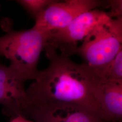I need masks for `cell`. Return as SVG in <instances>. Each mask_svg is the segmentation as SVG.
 <instances>
[{"instance_id": "obj_10", "label": "cell", "mask_w": 122, "mask_h": 122, "mask_svg": "<svg viewBox=\"0 0 122 122\" xmlns=\"http://www.w3.org/2000/svg\"><path fill=\"white\" fill-rule=\"evenodd\" d=\"M57 1L56 0H18L16 1L35 20L50 5Z\"/></svg>"}, {"instance_id": "obj_9", "label": "cell", "mask_w": 122, "mask_h": 122, "mask_svg": "<svg viewBox=\"0 0 122 122\" xmlns=\"http://www.w3.org/2000/svg\"><path fill=\"white\" fill-rule=\"evenodd\" d=\"M106 81H122V49L109 64L99 83Z\"/></svg>"}, {"instance_id": "obj_1", "label": "cell", "mask_w": 122, "mask_h": 122, "mask_svg": "<svg viewBox=\"0 0 122 122\" xmlns=\"http://www.w3.org/2000/svg\"><path fill=\"white\" fill-rule=\"evenodd\" d=\"M44 49L49 64L39 71L26 90L27 112L30 109L52 105H75L90 109L101 116L96 97L99 82L92 70L85 63H76L68 57L58 54L48 44Z\"/></svg>"}, {"instance_id": "obj_5", "label": "cell", "mask_w": 122, "mask_h": 122, "mask_svg": "<svg viewBox=\"0 0 122 122\" xmlns=\"http://www.w3.org/2000/svg\"><path fill=\"white\" fill-rule=\"evenodd\" d=\"M106 12L94 9L80 15L65 28L52 32L47 43L61 51V54L72 55L79 42L84 39L96 26L109 18Z\"/></svg>"}, {"instance_id": "obj_11", "label": "cell", "mask_w": 122, "mask_h": 122, "mask_svg": "<svg viewBox=\"0 0 122 122\" xmlns=\"http://www.w3.org/2000/svg\"><path fill=\"white\" fill-rule=\"evenodd\" d=\"M110 10L107 15L111 19L122 17V1L121 0H107Z\"/></svg>"}, {"instance_id": "obj_13", "label": "cell", "mask_w": 122, "mask_h": 122, "mask_svg": "<svg viewBox=\"0 0 122 122\" xmlns=\"http://www.w3.org/2000/svg\"><path fill=\"white\" fill-rule=\"evenodd\" d=\"M0 7H1V5H0Z\"/></svg>"}, {"instance_id": "obj_2", "label": "cell", "mask_w": 122, "mask_h": 122, "mask_svg": "<svg viewBox=\"0 0 122 122\" xmlns=\"http://www.w3.org/2000/svg\"><path fill=\"white\" fill-rule=\"evenodd\" d=\"M33 26L24 30H11L0 37V56L10 60L9 67L25 82L35 80L39 70V57L52 35Z\"/></svg>"}, {"instance_id": "obj_3", "label": "cell", "mask_w": 122, "mask_h": 122, "mask_svg": "<svg viewBox=\"0 0 122 122\" xmlns=\"http://www.w3.org/2000/svg\"><path fill=\"white\" fill-rule=\"evenodd\" d=\"M121 49L122 17L109 18L87 35L73 55L83 58L100 82L105 71Z\"/></svg>"}, {"instance_id": "obj_8", "label": "cell", "mask_w": 122, "mask_h": 122, "mask_svg": "<svg viewBox=\"0 0 122 122\" xmlns=\"http://www.w3.org/2000/svg\"><path fill=\"white\" fill-rule=\"evenodd\" d=\"M96 97L100 115L105 122H120L122 120V81L98 83Z\"/></svg>"}, {"instance_id": "obj_7", "label": "cell", "mask_w": 122, "mask_h": 122, "mask_svg": "<svg viewBox=\"0 0 122 122\" xmlns=\"http://www.w3.org/2000/svg\"><path fill=\"white\" fill-rule=\"evenodd\" d=\"M27 117L35 122H106L96 112L75 105H56L29 109Z\"/></svg>"}, {"instance_id": "obj_6", "label": "cell", "mask_w": 122, "mask_h": 122, "mask_svg": "<svg viewBox=\"0 0 122 122\" xmlns=\"http://www.w3.org/2000/svg\"><path fill=\"white\" fill-rule=\"evenodd\" d=\"M25 82L9 66L0 64V105L11 118L26 117L28 108Z\"/></svg>"}, {"instance_id": "obj_12", "label": "cell", "mask_w": 122, "mask_h": 122, "mask_svg": "<svg viewBox=\"0 0 122 122\" xmlns=\"http://www.w3.org/2000/svg\"><path fill=\"white\" fill-rule=\"evenodd\" d=\"M10 122H35L29 120L26 117L23 116L19 115L11 118Z\"/></svg>"}, {"instance_id": "obj_4", "label": "cell", "mask_w": 122, "mask_h": 122, "mask_svg": "<svg viewBox=\"0 0 122 122\" xmlns=\"http://www.w3.org/2000/svg\"><path fill=\"white\" fill-rule=\"evenodd\" d=\"M109 8L106 1L67 0L50 5L35 19L34 27L45 32L62 29L81 14L98 7Z\"/></svg>"}]
</instances>
